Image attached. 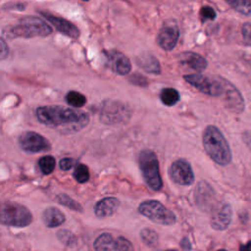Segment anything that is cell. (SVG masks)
I'll return each mask as SVG.
<instances>
[{"label":"cell","instance_id":"obj_16","mask_svg":"<svg viewBox=\"0 0 251 251\" xmlns=\"http://www.w3.org/2000/svg\"><path fill=\"white\" fill-rule=\"evenodd\" d=\"M49 23H51L55 28L57 30H59L60 32L64 33L65 35L72 37V38H77L79 36V30L77 29V27L72 24L71 22L59 18L57 16H54L50 13H46V12H41L40 13Z\"/></svg>","mask_w":251,"mask_h":251},{"label":"cell","instance_id":"obj_22","mask_svg":"<svg viewBox=\"0 0 251 251\" xmlns=\"http://www.w3.org/2000/svg\"><path fill=\"white\" fill-rule=\"evenodd\" d=\"M160 99L166 106H174L179 101V94L176 89L172 87H167L162 89L160 93Z\"/></svg>","mask_w":251,"mask_h":251},{"label":"cell","instance_id":"obj_17","mask_svg":"<svg viewBox=\"0 0 251 251\" xmlns=\"http://www.w3.org/2000/svg\"><path fill=\"white\" fill-rule=\"evenodd\" d=\"M119 201L115 197H106L98 201L93 210L98 218H107L114 215L118 209Z\"/></svg>","mask_w":251,"mask_h":251},{"label":"cell","instance_id":"obj_25","mask_svg":"<svg viewBox=\"0 0 251 251\" xmlns=\"http://www.w3.org/2000/svg\"><path fill=\"white\" fill-rule=\"evenodd\" d=\"M56 201L58 203H60L61 205L66 206L69 209H72V210H74L75 212H82V210H83L81 205L78 202H76L75 200L72 199L69 195H67L65 193L58 194L57 197H56Z\"/></svg>","mask_w":251,"mask_h":251},{"label":"cell","instance_id":"obj_20","mask_svg":"<svg viewBox=\"0 0 251 251\" xmlns=\"http://www.w3.org/2000/svg\"><path fill=\"white\" fill-rule=\"evenodd\" d=\"M137 64L147 73L158 75L161 71L159 61L150 53H142L136 59Z\"/></svg>","mask_w":251,"mask_h":251},{"label":"cell","instance_id":"obj_12","mask_svg":"<svg viewBox=\"0 0 251 251\" xmlns=\"http://www.w3.org/2000/svg\"><path fill=\"white\" fill-rule=\"evenodd\" d=\"M126 115H129L126 108L117 102H108V104L103 105V109L100 112V119L103 123L115 124L120 121L126 120Z\"/></svg>","mask_w":251,"mask_h":251},{"label":"cell","instance_id":"obj_8","mask_svg":"<svg viewBox=\"0 0 251 251\" xmlns=\"http://www.w3.org/2000/svg\"><path fill=\"white\" fill-rule=\"evenodd\" d=\"M19 144L22 150L26 153H39L50 150L49 141L41 134L34 131H25L19 137Z\"/></svg>","mask_w":251,"mask_h":251},{"label":"cell","instance_id":"obj_11","mask_svg":"<svg viewBox=\"0 0 251 251\" xmlns=\"http://www.w3.org/2000/svg\"><path fill=\"white\" fill-rule=\"evenodd\" d=\"M108 67L120 75H127L131 70L129 59L120 51H107L104 53Z\"/></svg>","mask_w":251,"mask_h":251},{"label":"cell","instance_id":"obj_32","mask_svg":"<svg viewBox=\"0 0 251 251\" xmlns=\"http://www.w3.org/2000/svg\"><path fill=\"white\" fill-rule=\"evenodd\" d=\"M243 40L246 44L251 45V23H245L241 28Z\"/></svg>","mask_w":251,"mask_h":251},{"label":"cell","instance_id":"obj_36","mask_svg":"<svg viewBox=\"0 0 251 251\" xmlns=\"http://www.w3.org/2000/svg\"><path fill=\"white\" fill-rule=\"evenodd\" d=\"M239 251H251V240L239 247Z\"/></svg>","mask_w":251,"mask_h":251},{"label":"cell","instance_id":"obj_39","mask_svg":"<svg viewBox=\"0 0 251 251\" xmlns=\"http://www.w3.org/2000/svg\"><path fill=\"white\" fill-rule=\"evenodd\" d=\"M83 1H88V0H83Z\"/></svg>","mask_w":251,"mask_h":251},{"label":"cell","instance_id":"obj_19","mask_svg":"<svg viewBox=\"0 0 251 251\" xmlns=\"http://www.w3.org/2000/svg\"><path fill=\"white\" fill-rule=\"evenodd\" d=\"M42 220L46 226L56 227L65 222V215L58 208L49 207L44 210L42 214Z\"/></svg>","mask_w":251,"mask_h":251},{"label":"cell","instance_id":"obj_23","mask_svg":"<svg viewBox=\"0 0 251 251\" xmlns=\"http://www.w3.org/2000/svg\"><path fill=\"white\" fill-rule=\"evenodd\" d=\"M233 10L244 15L251 16V0H225Z\"/></svg>","mask_w":251,"mask_h":251},{"label":"cell","instance_id":"obj_26","mask_svg":"<svg viewBox=\"0 0 251 251\" xmlns=\"http://www.w3.org/2000/svg\"><path fill=\"white\" fill-rule=\"evenodd\" d=\"M55 165H56L55 158L51 155L43 156L38 160L39 169L44 175H50L54 171Z\"/></svg>","mask_w":251,"mask_h":251},{"label":"cell","instance_id":"obj_21","mask_svg":"<svg viewBox=\"0 0 251 251\" xmlns=\"http://www.w3.org/2000/svg\"><path fill=\"white\" fill-rule=\"evenodd\" d=\"M95 251H118L117 239L110 233H102L96 237L93 243Z\"/></svg>","mask_w":251,"mask_h":251},{"label":"cell","instance_id":"obj_13","mask_svg":"<svg viewBox=\"0 0 251 251\" xmlns=\"http://www.w3.org/2000/svg\"><path fill=\"white\" fill-rule=\"evenodd\" d=\"M231 221V208L227 203H220L213 209L211 226L217 230L226 229Z\"/></svg>","mask_w":251,"mask_h":251},{"label":"cell","instance_id":"obj_35","mask_svg":"<svg viewBox=\"0 0 251 251\" xmlns=\"http://www.w3.org/2000/svg\"><path fill=\"white\" fill-rule=\"evenodd\" d=\"M7 53H8V48H7V46H6V43H5L4 39L2 38V39H1V58L4 59Z\"/></svg>","mask_w":251,"mask_h":251},{"label":"cell","instance_id":"obj_1","mask_svg":"<svg viewBox=\"0 0 251 251\" xmlns=\"http://www.w3.org/2000/svg\"><path fill=\"white\" fill-rule=\"evenodd\" d=\"M36 117L42 125L62 134L77 132L89 123V116L86 112L59 105L38 107Z\"/></svg>","mask_w":251,"mask_h":251},{"label":"cell","instance_id":"obj_10","mask_svg":"<svg viewBox=\"0 0 251 251\" xmlns=\"http://www.w3.org/2000/svg\"><path fill=\"white\" fill-rule=\"evenodd\" d=\"M224 83V94L226 106L232 112L240 114L244 110V100L239 90L229 81L222 78Z\"/></svg>","mask_w":251,"mask_h":251},{"label":"cell","instance_id":"obj_6","mask_svg":"<svg viewBox=\"0 0 251 251\" xmlns=\"http://www.w3.org/2000/svg\"><path fill=\"white\" fill-rule=\"evenodd\" d=\"M138 212L159 225L172 226L176 222V215L157 200L141 202L138 206Z\"/></svg>","mask_w":251,"mask_h":251},{"label":"cell","instance_id":"obj_9","mask_svg":"<svg viewBox=\"0 0 251 251\" xmlns=\"http://www.w3.org/2000/svg\"><path fill=\"white\" fill-rule=\"evenodd\" d=\"M169 176L174 182L179 185H190L194 182L192 168L184 159H178L171 165Z\"/></svg>","mask_w":251,"mask_h":251},{"label":"cell","instance_id":"obj_37","mask_svg":"<svg viewBox=\"0 0 251 251\" xmlns=\"http://www.w3.org/2000/svg\"><path fill=\"white\" fill-rule=\"evenodd\" d=\"M165 251H176V250H173V249H169V250H165Z\"/></svg>","mask_w":251,"mask_h":251},{"label":"cell","instance_id":"obj_24","mask_svg":"<svg viewBox=\"0 0 251 251\" xmlns=\"http://www.w3.org/2000/svg\"><path fill=\"white\" fill-rule=\"evenodd\" d=\"M66 101L70 106H73L75 108H80L86 103V98L83 94L72 90L67 93Z\"/></svg>","mask_w":251,"mask_h":251},{"label":"cell","instance_id":"obj_4","mask_svg":"<svg viewBox=\"0 0 251 251\" xmlns=\"http://www.w3.org/2000/svg\"><path fill=\"white\" fill-rule=\"evenodd\" d=\"M138 164L146 184L154 191L160 190L163 186V182L156 154L148 149L142 150L138 156Z\"/></svg>","mask_w":251,"mask_h":251},{"label":"cell","instance_id":"obj_5","mask_svg":"<svg viewBox=\"0 0 251 251\" xmlns=\"http://www.w3.org/2000/svg\"><path fill=\"white\" fill-rule=\"evenodd\" d=\"M1 223L5 226L24 227L32 222V215L29 210L15 202H6L1 208Z\"/></svg>","mask_w":251,"mask_h":251},{"label":"cell","instance_id":"obj_34","mask_svg":"<svg viewBox=\"0 0 251 251\" xmlns=\"http://www.w3.org/2000/svg\"><path fill=\"white\" fill-rule=\"evenodd\" d=\"M130 80H131L132 83L138 84V85H146V84H147V83H146L147 81H146L145 77H143V76H141V75H137V74L133 75L130 77Z\"/></svg>","mask_w":251,"mask_h":251},{"label":"cell","instance_id":"obj_7","mask_svg":"<svg viewBox=\"0 0 251 251\" xmlns=\"http://www.w3.org/2000/svg\"><path fill=\"white\" fill-rule=\"evenodd\" d=\"M184 79L204 94L214 97L223 96L224 94V83L222 78L215 79L201 74H192L184 75Z\"/></svg>","mask_w":251,"mask_h":251},{"label":"cell","instance_id":"obj_14","mask_svg":"<svg viewBox=\"0 0 251 251\" xmlns=\"http://www.w3.org/2000/svg\"><path fill=\"white\" fill-rule=\"evenodd\" d=\"M179 37V30L176 25H165L163 26L157 35V43L159 46L166 50L170 51L175 48Z\"/></svg>","mask_w":251,"mask_h":251},{"label":"cell","instance_id":"obj_28","mask_svg":"<svg viewBox=\"0 0 251 251\" xmlns=\"http://www.w3.org/2000/svg\"><path fill=\"white\" fill-rule=\"evenodd\" d=\"M57 236L59 238V240L65 244L66 246H69V247H74L76 245V237L75 235L71 232L70 230H67V229H60L58 232H57Z\"/></svg>","mask_w":251,"mask_h":251},{"label":"cell","instance_id":"obj_27","mask_svg":"<svg viewBox=\"0 0 251 251\" xmlns=\"http://www.w3.org/2000/svg\"><path fill=\"white\" fill-rule=\"evenodd\" d=\"M140 238L149 247H155L159 239L157 232L150 228H143L140 231Z\"/></svg>","mask_w":251,"mask_h":251},{"label":"cell","instance_id":"obj_33","mask_svg":"<svg viewBox=\"0 0 251 251\" xmlns=\"http://www.w3.org/2000/svg\"><path fill=\"white\" fill-rule=\"evenodd\" d=\"M74 164H75L74 159H72V158H64V159H62V160L60 161L59 166H60V169H61V170H63V171H69V170L74 166Z\"/></svg>","mask_w":251,"mask_h":251},{"label":"cell","instance_id":"obj_29","mask_svg":"<svg viewBox=\"0 0 251 251\" xmlns=\"http://www.w3.org/2000/svg\"><path fill=\"white\" fill-rule=\"evenodd\" d=\"M74 177L79 183H84L89 179L88 168L83 164H77L74 171Z\"/></svg>","mask_w":251,"mask_h":251},{"label":"cell","instance_id":"obj_30","mask_svg":"<svg viewBox=\"0 0 251 251\" xmlns=\"http://www.w3.org/2000/svg\"><path fill=\"white\" fill-rule=\"evenodd\" d=\"M217 17L216 11L210 7V6H204L201 8L200 10V18L202 20V22L205 21H213L215 20Z\"/></svg>","mask_w":251,"mask_h":251},{"label":"cell","instance_id":"obj_15","mask_svg":"<svg viewBox=\"0 0 251 251\" xmlns=\"http://www.w3.org/2000/svg\"><path fill=\"white\" fill-rule=\"evenodd\" d=\"M215 193L212 187L205 181L198 183L195 190V202L197 206L204 211H208L213 207Z\"/></svg>","mask_w":251,"mask_h":251},{"label":"cell","instance_id":"obj_18","mask_svg":"<svg viewBox=\"0 0 251 251\" xmlns=\"http://www.w3.org/2000/svg\"><path fill=\"white\" fill-rule=\"evenodd\" d=\"M179 61L182 65H185L189 67L192 70H195L197 72H202L207 68V61L204 57L201 55L191 52V51H186L182 53L179 56Z\"/></svg>","mask_w":251,"mask_h":251},{"label":"cell","instance_id":"obj_3","mask_svg":"<svg viewBox=\"0 0 251 251\" xmlns=\"http://www.w3.org/2000/svg\"><path fill=\"white\" fill-rule=\"evenodd\" d=\"M51 32L52 28L44 21L30 16L21 19L18 24L6 26L2 30V34L7 38L47 36Z\"/></svg>","mask_w":251,"mask_h":251},{"label":"cell","instance_id":"obj_38","mask_svg":"<svg viewBox=\"0 0 251 251\" xmlns=\"http://www.w3.org/2000/svg\"><path fill=\"white\" fill-rule=\"evenodd\" d=\"M218 251H226V250H225V249H220V250H218Z\"/></svg>","mask_w":251,"mask_h":251},{"label":"cell","instance_id":"obj_2","mask_svg":"<svg viewBox=\"0 0 251 251\" xmlns=\"http://www.w3.org/2000/svg\"><path fill=\"white\" fill-rule=\"evenodd\" d=\"M203 146L210 158L221 166H226L231 161V151L229 145L222 133L215 126H208L203 131Z\"/></svg>","mask_w":251,"mask_h":251},{"label":"cell","instance_id":"obj_31","mask_svg":"<svg viewBox=\"0 0 251 251\" xmlns=\"http://www.w3.org/2000/svg\"><path fill=\"white\" fill-rule=\"evenodd\" d=\"M117 245L118 251H133V246L131 242L124 236H118Z\"/></svg>","mask_w":251,"mask_h":251}]
</instances>
